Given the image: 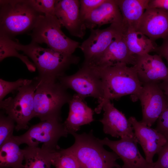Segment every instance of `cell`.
<instances>
[{"label": "cell", "instance_id": "30bf717a", "mask_svg": "<svg viewBox=\"0 0 168 168\" xmlns=\"http://www.w3.org/2000/svg\"><path fill=\"white\" fill-rule=\"evenodd\" d=\"M58 80L66 88L73 90L84 99L92 97L97 99L99 103L103 98L101 80L91 67L82 66L75 73L64 75L59 77Z\"/></svg>", "mask_w": 168, "mask_h": 168}, {"label": "cell", "instance_id": "9c48e42d", "mask_svg": "<svg viewBox=\"0 0 168 168\" xmlns=\"http://www.w3.org/2000/svg\"><path fill=\"white\" fill-rule=\"evenodd\" d=\"M124 29L122 23H113L105 29L90 30L89 36L79 47L84 58L82 66H94L111 44L123 34Z\"/></svg>", "mask_w": 168, "mask_h": 168}, {"label": "cell", "instance_id": "4fadbf2b", "mask_svg": "<svg viewBox=\"0 0 168 168\" xmlns=\"http://www.w3.org/2000/svg\"><path fill=\"white\" fill-rule=\"evenodd\" d=\"M128 120L132 125L138 143L144 151L145 159L149 163H153L154 156L166 142V137L156 129L138 121L134 117H130Z\"/></svg>", "mask_w": 168, "mask_h": 168}, {"label": "cell", "instance_id": "d6a6232c", "mask_svg": "<svg viewBox=\"0 0 168 168\" xmlns=\"http://www.w3.org/2000/svg\"><path fill=\"white\" fill-rule=\"evenodd\" d=\"M148 8H157L168 11V0H149Z\"/></svg>", "mask_w": 168, "mask_h": 168}, {"label": "cell", "instance_id": "f546056e", "mask_svg": "<svg viewBox=\"0 0 168 168\" xmlns=\"http://www.w3.org/2000/svg\"><path fill=\"white\" fill-rule=\"evenodd\" d=\"M105 0H80V15L84 22L86 17L93 10L102 4Z\"/></svg>", "mask_w": 168, "mask_h": 168}, {"label": "cell", "instance_id": "1f68e13d", "mask_svg": "<svg viewBox=\"0 0 168 168\" xmlns=\"http://www.w3.org/2000/svg\"><path fill=\"white\" fill-rule=\"evenodd\" d=\"M155 129L165 137L168 136V102L165 109L157 120Z\"/></svg>", "mask_w": 168, "mask_h": 168}, {"label": "cell", "instance_id": "ac0fdd59", "mask_svg": "<svg viewBox=\"0 0 168 168\" xmlns=\"http://www.w3.org/2000/svg\"><path fill=\"white\" fill-rule=\"evenodd\" d=\"M68 104V116L63 124L68 133L72 134L79 130L82 126L94 121V111L87 105L84 99L76 93L72 96Z\"/></svg>", "mask_w": 168, "mask_h": 168}, {"label": "cell", "instance_id": "484cf974", "mask_svg": "<svg viewBox=\"0 0 168 168\" xmlns=\"http://www.w3.org/2000/svg\"><path fill=\"white\" fill-rule=\"evenodd\" d=\"M16 57L19 58L24 63L28 70L35 72L36 67L26 56L20 54L16 50L2 40H0V60L2 61L5 58L9 57Z\"/></svg>", "mask_w": 168, "mask_h": 168}, {"label": "cell", "instance_id": "7402d4cb", "mask_svg": "<svg viewBox=\"0 0 168 168\" xmlns=\"http://www.w3.org/2000/svg\"><path fill=\"white\" fill-rule=\"evenodd\" d=\"M123 37L130 53L140 56L156 52L158 47L155 41L138 31L125 28Z\"/></svg>", "mask_w": 168, "mask_h": 168}, {"label": "cell", "instance_id": "7a4b0ae2", "mask_svg": "<svg viewBox=\"0 0 168 168\" xmlns=\"http://www.w3.org/2000/svg\"><path fill=\"white\" fill-rule=\"evenodd\" d=\"M101 80L104 96L101 101L95 109L97 114L102 110L105 102L107 100L117 99L130 95L132 100L136 101L142 87L135 67L125 64L104 67H90Z\"/></svg>", "mask_w": 168, "mask_h": 168}, {"label": "cell", "instance_id": "836d02e7", "mask_svg": "<svg viewBox=\"0 0 168 168\" xmlns=\"http://www.w3.org/2000/svg\"><path fill=\"white\" fill-rule=\"evenodd\" d=\"M163 39L161 44L158 46L156 52L161 57L165 59L168 67V36Z\"/></svg>", "mask_w": 168, "mask_h": 168}, {"label": "cell", "instance_id": "e575fe53", "mask_svg": "<svg viewBox=\"0 0 168 168\" xmlns=\"http://www.w3.org/2000/svg\"><path fill=\"white\" fill-rule=\"evenodd\" d=\"M158 85L168 100V79L161 82Z\"/></svg>", "mask_w": 168, "mask_h": 168}, {"label": "cell", "instance_id": "6da1fadb", "mask_svg": "<svg viewBox=\"0 0 168 168\" xmlns=\"http://www.w3.org/2000/svg\"><path fill=\"white\" fill-rule=\"evenodd\" d=\"M0 39L17 51H22L31 59L38 72L36 77L40 80H58L65 75L71 65L77 64L80 60L78 56L43 48L32 41L28 44L24 45L3 35H0Z\"/></svg>", "mask_w": 168, "mask_h": 168}, {"label": "cell", "instance_id": "3957f363", "mask_svg": "<svg viewBox=\"0 0 168 168\" xmlns=\"http://www.w3.org/2000/svg\"><path fill=\"white\" fill-rule=\"evenodd\" d=\"M42 14L28 0H0V35L14 39L32 31Z\"/></svg>", "mask_w": 168, "mask_h": 168}, {"label": "cell", "instance_id": "cb8c5ba5", "mask_svg": "<svg viewBox=\"0 0 168 168\" xmlns=\"http://www.w3.org/2000/svg\"><path fill=\"white\" fill-rule=\"evenodd\" d=\"M24 168H51L55 152L38 147L28 146L23 149Z\"/></svg>", "mask_w": 168, "mask_h": 168}, {"label": "cell", "instance_id": "9a60e30c", "mask_svg": "<svg viewBox=\"0 0 168 168\" xmlns=\"http://www.w3.org/2000/svg\"><path fill=\"white\" fill-rule=\"evenodd\" d=\"M102 118L100 120L103 125L104 132L113 137L136 138L131 123L122 112L117 109L110 100L104 103Z\"/></svg>", "mask_w": 168, "mask_h": 168}, {"label": "cell", "instance_id": "603a6c76", "mask_svg": "<svg viewBox=\"0 0 168 168\" xmlns=\"http://www.w3.org/2000/svg\"><path fill=\"white\" fill-rule=\"evenodd\" d=\"M13 136L0 146V168H24L23 150Z\"/></svg>", "mask_w": 168, "mask_h": 168}, {"label": "cell", "instance_id": "7c38bea8", "mask_svg": "<svg viewBox=\"0 0 168 168\" xmlns=\"http://www.w3.org/2000/svg\"><path fill=\"white\" fill-rule=\"evenodd\" d=\"M100 142L110 147L123 161L121 168H153L140 153L136 138H124L116 141L105 137Z\"/></svg>", "mask_w": 168, "mask_h": 168}, {"label": "cell", "instance_id": "52a82bcc", "mask_svg": "<svg viewBox=\"0 0 168 168\" xmlns=\"http://www.w3.org/2000/svg\"><path fill=\"white\" fill-rule=\"evenodd\" d=\"M36 86L34 78L30 83L19 88L14 98L9 97L0 102V109L15 121L17 131L28 129L29 122L35 117L34 96Z\"/></svg>", "mask_w": 168, "mask_h": 168}, {"label": "cell", "instance_id": "83f0119b", "mask_svg": "<svg viewBox=\"0 0 168 168\" xmlns=\"http://www.w3.org/2000/svg\"><path fill=\"white\" fill-rule=\"evenodd\" d=\"M32 81L25 79L20 78L15 81L9 82L0 79V102L8 94L17 91L20 87L30 83Z\"/></svg>", "mask_w": 168, "mask_h": 168}, {"label": "cell", "instance_id": "2e32d148", "mask_svg": "<svg viewBox=\"0 0 168 168\" xmlns=\"http://www.w3.org/2000/svg\"><path fill=\"white\" fill-rule=\"evenodd\" d=\"M135 67L142 83H159L168 79V67L158 54L137 56Z\"/></svg>", "mask_w": 168, "mask_h": 168}, {"label": "cell", "instance_id": "4316f807", "mask_svg": "<svg viewBox=\"0 0 168 168\" xmlns=\"http://www.w3.org/2000/svg\"><path fill=\"white\" fill-rule=\"evenodd\" d=\"M5 113L2 110L0 111V146L12 137L16 125L15 121Z\"/></svg>", "mask_w": 168, "mask_h": 168}, {"label": "cell", "instance_id": "4dcf8cb0", "mask_svg": "<svg viewBox=\"0 0 168 168\" xmlns=\"http://www.w3.org/2000/svg\"><path fill=\"white\" fill-rule=\"evenodd\" d=\"M166 142L157 154V161L153 163V168H168V136Z\"/></svg>", "mask_w": 168, "mask_h": 168}, {"label": "cell", "instance_id": "5b68a950", "mask_svg": "<svg viewBox=\"0 0 168 168\" xmlns=\"http://www.w3.org/2000/svg\"><path fill=\"white\" fill-rule=\"evenodd\" d=\"M36 86L34 96L35 117L41 121L62 120L61 110L72 96L58 80H43L34 78Z\"/></svg>", "mask_w": 168, "mask_h": 168}, {"label": "cell", "instance_id": "ffe728a7", "mask_svg": "<svg viewBox=\"0 0 168 168\" xmlns=\"http://www.w3.org/2000/svg\"><path fill=\"white\" fill-rule=\"evenodd\" d=\"M123 18L115 0H105L85 18L84 23L90 30L102 25L122 23Z\"/></svg>", "mask_w": 168, "mask_h": 168}, {"label": "cell", "instance_id": "e0dca14e", "mask_svg": "<svg viewBox=\"0 0 168 168\" xmlns=\"http://www.w3.org/2000/svg\"><path fill=\"white\" fill-rule=\"evenodd\" d=\"M136 30L152 40L168 36V11L157 8H147L144 12Z\"/></svg>", "mask_w": 168, "mask_h": 168}, {"label": "cell", "instance_id": "277c9868", "mask_svg": "<svg viewBox=\"0 0 168 168\" xmlns=\"http://www.w3.org/2000/svg\"><path fill=\"white\" fill-rule=\"evenodd\" d=\"M74 144L68 148L76 158L81 168H121L117 163L119 157L107 151L100 139L91 130L89 133H73Z\"/></svg>", "mask_w": 168, "mask_h": 168}, {"label": "cell", "instance_id": "f1b7e54d", "mask_svg": "<svg viewBox=\"0 0 168 168\" xmlns=\"http://www.w3.org/2000/svg\"><path fill=\"white\" fill-rule=\"evenodd\" d=\"M29 3L41 14L55 15V0H28Z\"/></svg>", "mask_w": 168, "mask_h": 168}, {"label": "cell", "instance_id": "8992f818", "mask_svg": "<svg viewBox=\"0 0 168 168\" xmlns=\"http://www.w3.org/2000/svg\"><path fill=\"white\" fill-rule=\"evenodd\" d=\"M55 15H40L30 34L31 41L38 44H45L49 48L67 54H72L80 44L66 36Z\"/></svg>", "mask_w": 168, "mask_h": 168}, {"label": "cell", "instance_id": "44dd1931", "mask_svg": "<svg viewBox=\"0 0 168 168\" xmlns=\"http://www.w3.org/2000/svg\"><path fill=\"white\" fill-rule=\"evenodd\" d=\"M121 13L122 24L126 29L136 30L149 0H115Z\"/></svg>", "mask_w": 168, "mask_h": 168}, {"label": "cell", "instance_id": "5bb4252c", "mask_svg": "<svg viewBox=\"0 0 168 168\" xmlns=\"http://www.w3.org/2000/svg\"><path fill=\"white\" fill-rule=\"evenodd\" d=\"M80 7L79 0H56L55 15L71 35L82 38L86 28L80 17Z\"/></svg>", "mask_w": 168, "mask_h": 168}, {"label": "cell", "instance_id": "8fae6325", "mask_svg": "<svg viewBox=\"0 0 168 168\" xmlns=\"http://www.w3.org/2000/svg\"><path fill=\"white\" fill-rule=\"evenodd\" d=\"M159 83L144 84L138 97L142 108L141 122L151 127L165 109L168 100Z\"/></svg>", "mask_w": 168, "mask_h": 168}, {"label": "cell", "instance_id": "d4e9b609", "mask_svg": "<svg viewBox=\"0 0 168 168\" xmlns=\"http://www.w3.org/2000/svg\"><path fill=\"white\" fill-rule=\"evenodd\" d=\"M52 163L55 168H81L76 158L68 148L57 151Z\"/></svg>", "mask_w": 168, "mask_h": 168}, {"label": "cell", "instance_id": "d6986e66", "mask_svg": "<svg viewBox=\"0 0 168 168\" xmlns=\"http://www.w3.org/2000/svg\"><path fill=\"white\" fill-rule=\"evenodd\" d=\"M123 34L113 41L93 67L104 68L121 64L135 65L137 56L129 51Z\"/></svg>", "mask_w": 168, "mask_h": 168}, {"label": "cell", "instance_id": "ba28073f", "mask_svg": "<svg viewBox=\"0 0 168 168\" xmlns=\"http://www.w3.org/2000/svg\"><path fill=\"white\" fill-rule=\"evenodd\" d=\"M61 121L58 119L40 121L31 126L23 134L13 137L20 145L26 144L29 147H38L43 143L42 147L56 151L60 149L58 145L59 139L68 134Z\"/></svg>", "mask_w": 168, "mask_h": 168}]
</instances>
